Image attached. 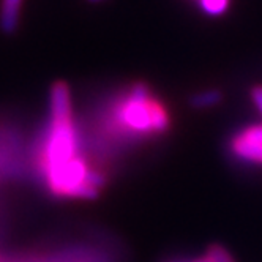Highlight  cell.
<instances>
[{
    "label": "cell",
    "instance_id": "obj_1",
    "mask_svg": "<svg viewBox=\"0 0 262 262\" xmlns=\"http://www.w3.org/2000/svg\"><path fill=\"white\" fill-rule=\"evenodd\" d=\"M117 123L131 135H161L169 128L166 109L150 98V90L144 82L129 89L128 98L117 107Z\"/></svg>",
    "mask_w": 262,
    "mask_h": 262
},
{
    "label": "cell",
    "instance_id": "obj_2",
    "mask_svg": "<svg viewBox=\"0 0 262 262\" xmlns=\"http://www.w3.org/2000/svg\"><path fill=\"white\" fill-rule=\"evenodd\" d=\"M87 171L89 166L85 164V161L82 158L74 157L70 161L48 169L43 174L54 194L90 201L98 198L100 190L85 183Z\"/></svg>",
    "mask_w": 262,
    "mask_h": 262
},
{
    "label": "cell",
    "instance_id": "obj_3",
    "mask_svg": "<svg viewBox=\"0 0 262 262\" xmlns=\"http://www.w3.org/2000/svg\"><path fill=\"white\" fill-rule=\"evenodd\" d=\"M78 154V131L71 119L52 120L43 144V152L40 158L41 172L60 166Z\"/></svg>",
    "mask_w": 262,
    "mask_h": 262
},
{
    "label": "cell",
    "instance_id": "obj_4",
    "mask_svg": "<svg viewBox=\"0 0 262 262\" xmlns=\"http://www.w3.org/2000/svg\"><path fill=\"white\" fill-rule=\"evenodd\" d=\"M231 148L240 160L262 164V125L243 129L232 139Z\"/></svg>",
    "mask_w": 262,
    "mask_h": 262
},
{
    "label": "cell",
    "instance_id": "obj_5",
    "mask_svg": "<svg viewBox=\"0 0 262 262\" xmlns=\"http://www.w3.org/2000/svg\"><path fill=\"white\" fill-rule=\"evenodd\" d=\"M51 114L52 120L71 119V98L68 85L63 82L54 84L51 90Z\"/></svg>",
    "mask_w": 262,
    "mask_h": 262
},
{
    "label": "cell",
    "instance_id": "obj_6",
    "mask_svg": "<svg viewBox=\"0 0 262 262\" xmlns=\"http://www.w3.org/2000/svg\"><path fill=\"white\" fill-rule=\"evenodd\" d=\"M23 0H2L0 7V29L4 33H14L19 24V13Z\"/></svg>",
    "mask_w": 262,
    "mask_h": 262
},
{
    "label": "cell",
    "instance_id": "obj_7",
    "mask_svg": "<svg viewBox=\"0 0 262 262\" xmlns=\"http://www.w3.org/2000/svg\"><path fill=\"white\" fill-rule=\"evenodd\" d=\"M221 92L220 90H205V92H199L194 97H191L190 104L196 109H207V107H213L218 103H221Z\"/></svg>",
    "mask_w": 262,
    "mask_h": 262
},
{
    "label": "cell",
    "instance_id": "obj_8",
    "mask_svg": "<svg viewBox=\"0 0 262 262\" xmlns=\"http://www.w3.org/2000/svg\"><path fill=\"white\" fill-rule=\"evenodd\" d=\"M202 11L209 16H221L229 7V0H199Z\"/></svg>",
    "mask_w": 262,
    "mask_h": 262
},
{
    "label": "cell",
    "instance_id": "obj_9",
    "mask_svg": "<svg viewBox=\"0 0 262 262\" xmlns=\"http://www.w3.org/2000/svg\"><path fill=\"white\" fill-rule=\"evenodd\" d=\"M210 262H235L234 257L229 254L226 248H223L221 245H210L207 248V254H205Z\"/></svg>",
    "mask_w": 262,
    "mask_h": 262
},
{
    "label": "cell",
    "instance_id": "obj_10",
    "mask_svg": "<svg viewBox=\"0 0 262 262\" xmlns=\"http://www.w3.org/2000/svg\"><path fill=\"white\" fill-rule=\"evenodd\" d=\"M85 183H89L90 186H93V188H97V190H101L104 186V183H106V177H104L103 172L89 167L87 176H85Z\"/></svg>",
    "mask_w": 262,
    "mask_h": 262
},
{
    "label": "cell",
    "instance_id": "obj_11",
    "mask_svg": "<svg viewBox=\"0 0 262 262\" xmlns=\"http://www.w3.org/2000/svg\"><path fill=\"white\" fill-rule=\"evenodd\" d=\"M251 98H253L254 104L257 106V109L262 112V87H254L251 90Z\"/></svg>",
    "mask_w": 262,
    "mask_h": 262
},
{
    "label": "cell",
    "instance_id": "obj_12",
    "mask_svg": "<svg viewBox=\"0 0 262 262\" xmlns=\"http://www.w3.org/2000/svg\"><path fill=\"white\" fill-rule=\"evenodd\" d=\"M177 262H210L207 257H198V259H193V260H177Z\"/></svg>",
    "mask_w": 262,
    "mask_h": 262
},
{
    "label": "cell",
    "instance_id": "obj_13",
    "mask_svg": "<svg viewBox=\"0 0 262 262\" xmlns=\"http://www.w3.org/2000/svg\"><path fill=\"white\" fill-rule=\"evenodd\" d=\"M89 2H93V4H97V2H103V0H89Z\"/></svg>",
    "mask_w": 262,
    "mask_h": 262
}]
</instances>
